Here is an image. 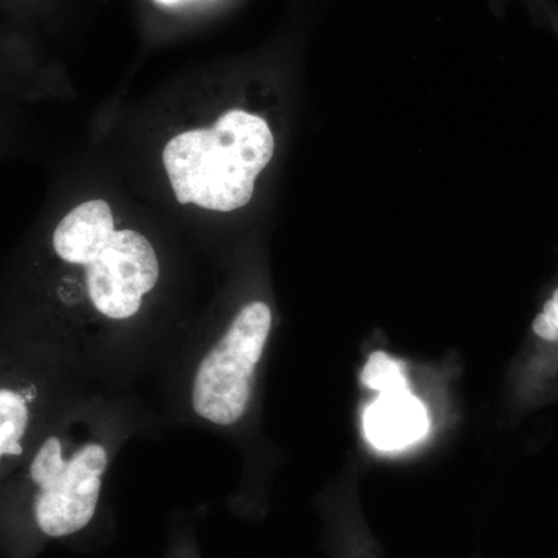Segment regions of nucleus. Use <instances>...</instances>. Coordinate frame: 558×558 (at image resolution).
<instances>
[{"instance_id":"f257e3e1","label":"nucleus","mask_w":558,"mask_h":558,"mask_svg":"<svg viewBox=\"0 0 558 558\" xmlns=\"http://www.w3.org/2000/svg\"><path fill=\"white\" fill-rule=\"evenodd\" d=\"M274 150L269 124L234 109L209 130L175 135L165 146L163 165L180 204L233 211L252 201L255 180Z\"/></svg>"},{"instance_id":"f03ea898","label":"nucleus","mask_w":558,"mask_h":558,"mask_svg":"<svg viewBox=\"0 0 558 558\" xmlns=\"http://www.w3.org/2000/svg\"><path fill=\"white\" fill-rule=\"evenodd\" d=\"M270 328V307L255 301L238 314L222 340L205 355L193 388L194 411L201 417L218 425L240 421Z\"/></svg>"},{"instance_id":"7ed1b4c3","label":"nucleus","mask_w":558,"mask_h":558,"mask_svg":"<svg viewBox=\"0 0 558 558\" xmlns=\"http://www.w3.org/2000/svg\"><path fill=\"white\" fill-rule=\"evenodd\" d=\"M106 465L108 453L100 444H87L69 459L62 454L57 436L43 444L33 459L31 476L39 488L35 519L44 534L68 537L90 523Z\"/></svg>"},{"instance_id":"20e7f679","label":"nucleus","mask_w":558,"mask_h":558,"mask_svg":"<svg viewBox=\"0 0 558 558\" xmlns=\"http://www.w3.org/2000/svg\"><path fill=\"white\" fill-rule=\"evenodd\" d=\"M159 259L153 244L137 231H116L106 247L87 264L92 303L106 317L126 319L137 314L143 295L159 279Z\"/></svg>"},{"instance_id":"39448f33","label":"nucleus","mask_w":558,"mask_h":558,"mask_svg":"<svg viewBox=\"0 0 558 558\" xmlns=\"http://www.w3.org/2000/svg\"><path fill=\"white\" fill-rule=\"evenodd\" d=\"M428 413L424 403L407 391L388 392L363 413V429L377 450H402L427 435Z\"/></svg>"},{"instance_id":"423d86ee","label":"nucleus","mask_w":558,"mask_h":558,"mask_svg":"<svg viewBox=\"0 0 558 558\" xmlns=\"http://www.w3.org/2000/svg\"><path fill=\"white\" fill-rule=\"evenodd\" d=\"M116 233L112 209L106 201L84 202L58 223L53 247L61 259L87 266Z\"/></svg>"},{"instance_id":"0eeeda50","label":"nucleus","mask_w":558,"mask_h":558,"mask_svg":"<svg viewBox=\"0 0 558 558\" xmlns=\"http://www.w3.org/2000/svg\"><path fill=\"white\" fill-rule=\"evenodd\" d=\"M28 407L20 392L0 388V458L20 457L27 433Z\"/></svg>"},{"instance_id":"6e6552de","label":"nucleus","mask_w":558,"mask_h":558,"mask_svg":"<svg viewBox=\"0 0 558 558\" xmlns=\"http://www.w3.org/2000/svg\"><path fill=\"white\" fill-rule=\"evenodd\" d=\"M362 381L366 387L379 395L407 391L409 380L403 373V363L392 359L387 352L377 351L371 355L362 373Z\"/></svg>"},{"instance_id":"1a4fd4ad","label":"nucleus","mask_w":558,"mask_h":558,"mask_svg":"<svg viewBox=\"0 0 558 558\" xmlns=\"http://www.w3.org/2000/svg\"><path fill=\"white\" fill-rule=\"evenodd\" d=\"M532 329L539 339L558 343V289L546 301L543 311L534 319Z\"/></svg>"},{"instance_id":"9d476101","label":"nucleus","mask_w":558,"mask_h":558,"mask_svg":"<svg viewBox=\"0 0 558 558\" xmlns=\"http://www.w3.org/2000/svg\"><path fill=\"white\" fill-rule=\"evenodd\" d=\"M157 2H160V3H175V2H179V0H157Z\"/></svg>"}]
</instances>
